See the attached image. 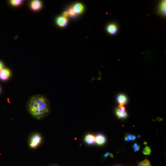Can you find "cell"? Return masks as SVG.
Returning <instances> with one entry per match:
<instances>
[{
  "label": "cell",
  "mask_w": 166,
  "mask_h": 166,
  "mask_svg": "<svg viewBox=\"0 0 166 166\" xmlns=\"http://www.w3.org/2000/svg\"><path fill=\"white\" fill-rule=\"evenodd\" d=\"M28 110L38 119L43 118L49 112L47 100L44 97L39 95L33 96L29 100Z\"/></svg>",
  "instance_id": "1"
},
{
  "label": "cell",
  "mask_w": 166,
  "mask_h": 166,
  "mask_svg": "<svg viewBox=\"0 0 166 166\" xmlns=\"http://www.w3.org/2000/svg\"><path fill=\"white\" fill-rule=\"evenodd\" d=\"M42 138L41 136L38 134H35L33 135L31 138L30 142V147L35 149L38 147L41 143Z\"/></svg>",
  "instance_id": "2"
},
{
  "label": "cell",
  "mask_w": 166,
  "mask_h": 166,
  "mask_svg": "<svg viewBox=\"0 0 166 166\" xmlns=\"http://www.w3.org/2000/svg\"><path fill=\"white\" fill-rule=\"evenodd\" d=\"M115 112L116 116L120 119H125L128 117V114L123 106L119 105L118 108L116 109Z\"/></svg>",
  "instance_id": "3"
},
{
  "label": "cell",
  "mask_w": 166,
  "mask_h": 166,
  "mask_svg": "<svg viewBox=\"0 0 166 166\" xmlns=\"http://www.w3.org/2000/svg\"><path fill=\"white\" fill-rule=\"evenodd\" d=\"M118 26L115 23L109 24L106 27V30L109 34L114 35L116 34L118 32Z\"/></svg>",
  "instance_id": "4"
},
{
  "label": "cell",
  "mask_w": 166,
  "mask_h": 166,
  "mask_svg": "<svg viewBox=\"0 0 166 166\" xmlns=\"http://www.w3.org/2000/svg\"><path fill=\"white\" fill-rule=\"evenodd\" d=\"M166 1H163L159 4L158 9V13L162 16H166Z\"/></svg>",
  "instance_id": "5"
},
{
  "label": "cell",
  "mask_w": 166,
  "mask_h": 166,
  "mask_svg": "<svg viewBox=\"0 0 166 166\" xmlns=\"http://www.w3.org/2000/svg\"><path fill=\"white\" fill-rule=\"evenodd\" d=\"M42 6L41 2L38 0H34L31 2L30 7L33 11H36L40 10Z\"/></svg>",
  "instance_id": "6"
},
{
  "label": "cell",
  "mask_w": 166,
  "mask_h": 166,
  "mask_svg": "<svg viewBox=\"0 0 166 166\" xmlns=\"http://www.w3.org/2000/svg\"><path fill=\"white\" fill-rule=\"evenodd\" d=\"M11 75L10 70L7 69H3L0 71V79L3 80H8Z\"/></svg>",
  "instance_id": "7"
},
{
  "label": "cell",
  "mask_w": 166,
  "mask_h": 166,
  "mask_svg": "<svg viewBox=\"0 0 166 166\" xmlns=\"http://www.w3.org/2000/svg\"><path fill=\"white\" fill-rule=\"evenodd\" d=\"M117 100L120 105L124 106L128 103V99L126 95L123 94H120L117 96Z\"/></svg>",
  "instance_id": "8"
},
{
  "label": "cell",
  "mask_w": 166,
  "mask_h": 166,
  "mask_svg": "<svg viewBox=\"0 0 166 166\" xmlns=\"http://www.w3.org/2000/svg\"><path fill=\"white\" fill-rule=\"evenodd\" d=\"M56 22L58 26L61 27H64L67 24L68 20L67 18L63 16H60L57 18Z\"/></svg>",
  "instance_id": "9"
},
{
  "label": "cell",
  "mask_w": 166,
  "mask_h": 166,
  "mask_svg": "<svg viewBox=\"0 0 166 166\" xmlns=\"http://www.w3.org/2000/svg\"><path fill=\"white\" fill-rule=\"evenodd\" d=\"M72 9L76 14H80L82 13L84 11V7L82 4L77 3L74 5Z\"/></svg>",
  "instance_id": "10"
},
{
  "label": "cell",
  "mask_w": 166,
  "mask_h": 166,
  "mask_svg": "<svg viewBox=\"0 0 166 166\" xmlns=\"http://www.w3.org/2000/svg\"><path fill=\"white\" fill-rule=\"evenodd\" d=\"M106 142V139L104 135L100 134L95 136V142L97 145H103Z\"/></svg>",
  "instance_id": "11"
},
{
  "label": "cell",
  "mask_w": 166,
  "mask_h": 166,
  "mask_svg": "<svg viewBox=\"0 0 166 166\" xmlns=\"http://www.w3.org/2000/svg\"><path fill=\"white\" fill-rule=\"evenodd\" d=\"M85 141L89 145H93L95 142V136L91 134H89L85 136Z\"/></svg>",
  "instance_id": "12"
},
{
  "label": "cell",
  "mask_w": 166,
  "mask_h": 166,
  "mask_svg": "<svg viewBox=\"0 0 166 166\" xmlns=\"http://www.w3.org/2000/svg\"><path fill=\"white\" fill-rule=\"evenodd\" d=\"M138 166H152L150 161L146 159L141 162H139Z\"/></svg>",
  "instance_id": "13"
},
{
  "label": "cell",
  "mask_w": 166,
  "mask_h": 166,
  "mask_svg": "<svg viewBox=\"0 0 166 166\" xmlns=\"http://www.w3.org/2000/svg\"><path fill=\"white\" fill-rule=\"evenodd\" d=\"M22 0H12L10 1L11 5L14 6H18L21 5L23 3Z\"/></svg>",
  "instance_id": "14"
},
{
  "label": "cell",
  "mask_w": 166,
  "mask_h": 166,
  "mask_svg": "<svg viewBox=\"0 0 166 166\" xmlns=\"http://www.w3.org/2000/svg\"><path fill=\"white\" fill-rule=\"evenodd\" d=\"M151 152V149L148 146H146L143 151V153L145 155H150Z\"/></svg>",
  "instance_id": "15"
},
{
  "label": "cell",
  "mask_w": 166,
  "mask_h": 166,
  "mask_svg": "<svg viewBox=\"0 0 166 166\" xmlns=\"http://www.w3.org/2000/svg\"><path fill=\"white\" fill-rule=\"evenodd\" d=\"M134 152L138 151L140 149V146L138 145L137 143H134L133 146Z\"/></svg>",
  "instance_id": "16"
},
{
  "label": "cell",
  "mask_w": 166,
  "mask_h": 166,
  "mask_svg": "<svg viewBox=\"0 0 166 166\" xmlns=\"http://www.w3.org/2000/svg\"><path fill=\"white\" fill-rule=\"evenodd\" d=\"M69 13V15L72 17H74L76 16V14L74 12L72 8H70L69 9V11H68Z\"/></svg>",
  "instance_id": "17"
},
{
  "label": "cell",
  "mask_w": 166,
  "mask_h": 166,
  "mask_svg": "<svg viewBox=\"0 0 166 166\" xmlns=\"http://www.w3.org/2000/svg\"><path fill=\"white\" fill-rule=\"evenodd\" d=\"M128 138L131 141H134L136 139V136L134 135H132L131 134H128L127 135Z\"/></svg>",
  "instance_id": "18"
},
{
  "label": "cell",
  "mask_w": 166,
  "mask_h": 166,
  "mask_svg": "<svg viewBox=\"0 0 166 166\" xmlns=\"http://www.w3.org/2000/svg\"><path fill=\"white\" fill-rule=\"evenodd\" d=\"M69 16V13L68 11H66L64 12L63 14V17L67 18Z\"/></svg>",
  "instance_id": "19"
},
{
  "label": "cell",
  "mask_w": 166,
  "mask_h": 166,
  "mask_svg": "<svg viewBox=\"0 0 166 166\" xmlns=\"http://www.w3.org/2000/svg\"><path fill=\"white\" fill-rule=\"evenodd\" d=\"M4 69V64L2 62L0 61V71Z\"/></svg>",
  "instance_id": "20"
},
{
  "label": "cell",
  "mask_w": 166,
  "mask_h": 166,
  "mask_svg": "<svg viewBox=\"0 0 166 166\" xmlns=\"http://www.w3.org/2000/svg\"><path fill=\"white\" fill-rule=\"evenodd\" d=\"M124 140L126 141L129 142L130 141L128 137V136L127 135H126L125 137L124 138Z\"/></svg>",
  "instance_id": "21"
},
{
  "label": "cell",
  "mask_w": 166,
  "mask_h": 166,
  "mask_svg": "<svg viewBox=\"0 0 166 166\" xmlns=\"http://www.w3.org/2000/svg\"><path fill=\"white\" fill-rule=\"evenodd\" d=\"M110 157L111 158H114V155L113 154L111 153L110 154Z\"/></svg>",
  "instance_id": "22"
},
{
  "label": "cell",
  "mask_w": 166,
  "mask_h": 166,
  "mask_svg": "<svg viewBox=\"0 0 166 166\" xmlns=\"http://www.w3.org/2000/svg\"><path fill=\"white\" fill-rule=\"evenodd\" d=\"M144 144L145 145H147V144H148V143H147V142H144Z\"/></svg>",
  "instance_id": "23"
},
{
  "label": "cell",
  "mask_w": 166,
  "mask_h": 166,
  "mask_svg": "<svg viewBox=\"0 0 166 166\" xmlns=\"http://www.w3.org/2000/svg\"><path fill=\"white\" fill-rule=\"evenodd\" d=\"M0 92H1V89H0Z\"/></svg>",
  "instance_id": "24"
},
{
  "label": "cell",
  "mask_w": 166,
  "mask_h": 166,
  "mask_svg": "<svg viewBox=\"0 0 166 166\" xmlns=\"http://www.w3.org/2000/svg\"></svg>",
  "instance_id": "25"
}]
</instances>
